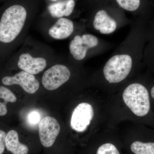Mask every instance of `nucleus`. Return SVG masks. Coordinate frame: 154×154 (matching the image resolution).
<instances>
[{"label": "nucleus", "mask_w": 154, "mask_h": 154, "mask_svg": "<svg viewBox=\"0 0 154 154\" xmlns=\"http://www.w3.org/2000/svg\"><path fill=\"white\" fill-rule=\"evenodd\" d=\"M96 154H120L114 145L110 143L104 144L97 150Z\"/></svg>", "instance_id": "obj_17"}, {"label": "nucleus", "mask_w": 154, "mask_h": 154, "mask_svg": "<svg viewBox=\"0 0 154 154\" xmlns=\"http://www.w3.org/2000/svg\"><path fill=\"white\" fill-rule=\"evenodd\" d=\"M40 113L36 111L31 112L28 114V122L30 124L32 125L38 124L40 121Z\"/></svg>", "instance_id": "obj_18"}, {"label": "nucleus", "mask_w": 154, "mask_h": 154, "mask_svg": "<svg viewBox=\"0 0 154 154\" xmlns=\"http://www.w3.org/2000/svg\"><path fill=\"white\" fill-rule=\"evenodd\" d=\"M50 1L53 2H56L58 1H59V0H50Z\"/></svg>", "instance_id": "obj_22"}, {"label": "nucleus", "mask_w": 154, "mask_h": 154, "mask_svg": "<svg viewBox=\"0 0 154 154\" xmlns=\"http://www.w3.org/2000/svg\"><path fill=\"white\" fill-rule=\"evenodd\" d=\"M4 85H19L25 92L29 94H34L39 88V83L34 75L21 71L14 76H6L2 80Z\"/></svg>", "instance_id": "obj_9"}, {"label": "nucleus", "mask_w": 154, "mask_h": 154, "mask_svg": "<svg viewBox=\"0 0 154 154\" xmlns=\"http://www.w3.org/2000/svg\"><path fill=\"white\" fill-rule=\"evenodd\" d=\"M147 25V23L142 21L131 23L127 35L103 67V76L109 84L123 82L134 66L143 60Z\"/></svg>", "instance_id": "obj_1"}, {"label": "nucleus", "mask_w": 154, "mask_h": 154, "mask_svg": "<svg viewBox=\"0 0 154 154\" xmlns=\"http://www.w3.org/2000/svg\"><path fill=\"white\" fill-rule=\"evenodd\" d=\"M27 10L21 5L8 8L0 19V43L8 45L20 36L27 24Z\"/></svg>", "instance_id": "obj_2"}, {"label": "nucleus", "mask_w": 154, "mask_h": 154, "mask_svg": "<svg viewBox=\"0 0 154 154\" xmlns=\"http://www.w3.org/2000/svg\"><path fill=\"white\" fill-rule=\"evenodd\" d=\"M75 26L74 22L66 17L59 18L50 27L48 34L56 40H63L71 37L74 33Z\"/></svg>", "instance_id": "obj_10"}, {"label": "nucleus", "mask_w": 154, "mask_h": 154, "mask_svg": "<svg viewBox=\"0 0 154 154\" xmlns=\"http://www.w3.org/2000/svg\"><path fill=\"white\" fill-rule=\"evenodd\" d=\"M71 76V72L69 67L63 64H57L45 72L42 83L48 91H54L67 82Z\"/></svg>", "instance_id": "obj_5"}, {"label": "nucleus", "mask_w": 154, "mask_h": 154, "mask_svg": "<svg viewBox=\"0 0 154 154\" xmlns=\"http://www.w3.org/2000/svg\"><path fill=\"white\" fill-rule=\"evenodd\" d=\"M94 110L92 105L85 102L80 103L76 107L71 119V126L77 132H83L90 125L94 117Z\"/></svg>", "instance_id": "obj_8"}, {"label": "nucleus", "mask_w": 154, "mask_h": 154, "mask_svg": "<svg viewBox=\"0 0 154 154\" xmlns=\"http://www.w3.org/2000/svg\"><path fill=\"white\" fill-rule=\"evenodd\" d=\"M0 99L4 102L14 103L17 101V98L14 93L5 86H0Z\"/></svg>", "instance_id": "obj_16"}, {"label": "nucleus", "mask_w": 154, "mask_h": 154, "mask_svg": "<svg viewBox=\"0 0 154 154\" xmlns=\"http://www.w3.org/2000/svg\"><path fill=\"white\" fill-rule=\"evenodd\" d=\"M131 149L135 154H154V143L137 141L131 144Z\"/></svg>", "instance_id": "obj_14"}, {"label": "nucleus", "mask_w": 154, "mask_h": 154, "mask_svg": "<svg viewBox=\"0 0 154 154\" xmlns=\"http://www.w3.org/2000/svg\"><path fill=\"white\" fill-rule=\"evenodd\" d=\"M47 57L42 54H36L30 51H23L18 57V68L33 75L43 71L47 66Z\"/></svg>", "instance_id": "obj_6"}, {"label": "nucleus", "mask_w": 154, "mask_h": 154, "mask_svg": "<svg viewBox=\"0 0 154 154\" xmlns=\"http://www.w3.org/2000/svg\"><path fill=\"white\" fill-rule=\"evenodd\" d=\"M75 5V0H62L50 5L48 10L51 17L59 19L70 16Z\"/></svg>", "instance_id": "obj_11"}, {"label": "nucleus", "mask_w": 154, "mask_h": 154, "mask_svg": "<svg viewBox=\"0 0 154 154\" xmlns=\"http://www.w3.org/2000/svg\"><path fill=\"white\" fill-rule=\"evenodd\" d=\"M7 103L0 101V116H4L8 113Z\"/></svg>", "instance_id": "obj_20"}, {"label": "nucleus", "mask_w": 154, "mask_h": 154, "mask_svg": "<svg viewBox=\"0 0 154 154\" xmlns=\"http://www.w3.org/2000/svg\"><path fill=\"white\" fill-rule=\"evenodd\" d=\"M143 61L154 65V22L147 23L146 41L143 52Z\"/></svg>", "instance_id": "obj_13"}, {"label": "nucleus", "mask_w": 154, "mask_h": 154, "mask_svg": "<svg viewBox=\"0 0 154 154\" xmlns=\"http://www.w3.org/2000/svg\"><path fill=\"white\" fill-rule=\"evenodd\" d=\"M111 46L105 40L90 33H78L73 36L69 44L71 57L76 61L101 54Z\"/></svg>", "instance_id": "obj_3"}, {"label": "nucleus", "mask_w": 154, "mask_h": 154, "mask_svg": "<svg viewBox=\"0 0 154 154\" xmlns=\"http://www.w3.org/2000/svg\"><path fill=\"white\" fill-rule=\"evenodd\" d=\"M60 130V125L56 119L51 116L42 119L38 125L39 139L42 146L46 148L51 147Z\"/></svg>", "instance_id": "obj_7"}, {"label": "nucleus", "mask_w": 154, "mask_h": 154, "mask_svg": "<svg viewBox=\"0 0 154 154\" xmlns=\"http://www.w3.org/2000/svg\"><path fill=\"white\" fill-rule=\"evenodd\" d=\"M123 101L135 115L143 117L147 115L150 110L149 95L147 88L138 83L128 86L123 92Z\"/></svg>", "instance_id": "obj_4"}, {"label": "nucleus", "mask_w": 154, "mask_h": 154, "mask_svg": "<svg viewBox=\"0 0 154 154\" xmlns=\"http://www.w3.org/2000/svg\"><path fill=\"white\" fill-rule=\"evenodd\" d=\"M6 149L12 154H28V146L20 142L19 135L17 131L12 130L6 134Z\"/></svg>", "instance_id": "obj_12"}, {"label": "nucleus", "mask_w": 154, "mask_h": 154, "mask_svg": "<svg viewBox=\"0 0 154 154\" xmlns=\"http://www.w3.org/2000/svg\"><path fill=\"white\" fill-rule=\"evenodd\" d=\"M6 133L0 130V154H4L6 149Z\"/></svg>", "instance_id": "obj_19"}, {"label": "nucleus", "mask_w": 154, "mask_h": 154, "mask_svg": "<svg viewBox=\"0 0 154 154\" xmlns=\"http://www.w3.org/2000/svg\"><path fill=\"white\" fill-rule=\"evenodd\" d=\"M119 6L129 12L137 11L140 5V0H116Z\"/></svg>", "instance_id": "obj_15"}, {"label": "nucleus", "mask_w": 154, "mask_h": 154, "mask_svg": "<svg viewBox=\"0 0 154 154\" xmlns=\"http://www.w3.org/2000/svg\"><path fill=\"white\" fill-rule=\"evenodd\" d=\"M151 95L153 99H154V85L152 87L151 90Z\"/></svg>", "instance_id": "obj_21"}]
</instances>
